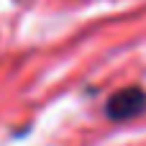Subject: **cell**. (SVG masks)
Returning a JSON list of instances; mask_svg holds the SVG:
<instances>
[{"instance_id":"1","label":"cell","mask_w":146,"mask_h":146,"mask_svg":"<svg viewBox=\"0 0 146 146\" xmlns=\"http://www.w3.org/2000/svg\"><path fill=\"white\" fill-rule=\"evenodd\" d=\"M144 108H146V95L139 87H128V90L113 95V100L108 103V115L113 121H128V118L139 115Z\"/></svg>"}]
</instances>
